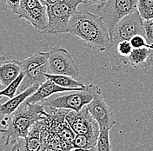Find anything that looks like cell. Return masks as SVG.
<instances>
[{
  "label": "cell",
  "mask_w": 153,
  "mask_h": 151,
  "mask_svg": "<svg viewBox=\"0 0 153 151\" xmlns=\"http://www.w3.org/2000/svg\"><path fill=\"white\" fill-rule=\"evenodd\" d=\"M68 31L97 51L105 52L111 43L110 32L105 22L97 14L87 10H76L73 14L69 22Z\"/></svg>",
  "instance_id": "1"
},
{
  "label": "cell",
  "mask_w": 153,
  "mask_h": 151,
  "mask_svg": "<svg viewBox=\"0 0 153 151\" xmlns=\"http://www.w3.org/2000/svg\"><path fill=\"white\" fill-rule=\"evenodd\" d=\"M46 110L42 104H28L25 102L10 115H7L5 129H0V135L4 139V145L14 143L25 137L34 123L45 119Z\"/></svg>",
  "instance_id": "2"
},
{
  "label": "cell",
  "mask_w": 153,
  "mask_h": 151,
  "mask_svg": "<svg viewBox=\"0 0 153 151\" xmlns=\"http://www.w3.org/2000/svg\"><path fill=\"white\" fill-rule=\"evenodd\" d=\"M48 57V51L38 50L23 60L15 59L21 68V71L25 74V77L19 86V93L33 85H41L47 80L45 74L49 73Z\"/></svg>",
  "instance_id": "3"
},
{
  "label": "cell",
  "mask_w": 153,
  "mask_h": 151,
  "mask_svg": "<svg viewBox=\"0 0 153 151\" xmlns=\"http://www.w3.org/2000/svg\"><path fill=\"white\" fill-rule=\"evenodd\" d=\"M80 4H83V0H60L53 4H47L48 25L45 32L50 35L69 33L70 19Z\"/></svg>",
  "instance_id": "4"
},
{
  "label": "cell",
  "mask_w": 153,
  "mask_h": 151,
  "mask_svg": "<svg viewBox=\"0 0 153 151\" xmlns=\"http://www.w3.org/2000/svg\"><path fill=\"white\" fill-rule=\"evenodd\" d=\"M137 4L138 0H106L97 5V14L105 22L111 33L120 19L138 11Z\"/></svg>",
  "instance_id": "5"
},
{
  "label": "cell",
  "mask_w": 153,
  "mask_h": 151,
  "mask_svg": "<svg viewBox=\"0 0 153 151\" xmlns=\"http://www.w3.org/2000/svg\"><path fill=\"white\" fill-rule=\"evenodd\" d=\"M137 34L145 36L143 30V19L138 11L125 16L117 23L110 33L111 43L109 47H113L122 41H130L131 38Z\"/></svg>",
  "instance_id": "6"
},
{
  "label": "cell",
  "mask_w": 153,
  "mask_h": 151,
  "mask_svg": "<svg viewBox=\"0 0 153 151\" xmlns=\"http://www.w3.org/2000/svg\"><path fill=\"white\" fill-rule=\"evenodd\" d=\"M65 119L76 134L86 135L97 143L100 132L99 125L87 110L86 105L80 111L69 110Z\"/></svg>",
  "instance_id": "7"
},
{
  "label": "cell",
  "mask_w": 153,
  "mask_h": 151,
  "mask_svg": "<svg viewBox=\"0 0 153 151\" xmlns=\"http://www.w3.org/2000/svg\"><path fill=\"white\" fill-rule=\"evenodd\" d=\"M89 87L91 89L94 97L90 104L86 105V108L98 123L100 130H111L116 123L114 115L111 108L105 103L99 85L91 84H89Z\"/></svg>",
  "instance_id": "8"
},
{
  "label": "cell",
  "mask_w": 153,
  "mask_h": 151,
  "mask_svg": "<svg viewBox=\"0 0 153 151\" xmlns=\"http://www.w3.org/2000/svg\"><path fill=\"white\" fill-rule=\"evenodd\" d=\"M94 97L91 89L87 85L84 90L70 91L69 94L57 97H49L45 102L41 103L44 106L57 109H66L75 111H80L85 105L90 104Z\"/></svg>",
  "instance_id": "9"
},
{
  "label": "cell",
  "mask_w": 153,
  "mask_h": 151,
  "mask_svg": "<svg viewBox=\"0 0 153 151\" xmlns=\"http://www.w3.org/2000/svg\"><path fill=\"white\" fill-rule=\"evenodd\" d=\"M48 64L49 73L56 75H66L76 77L79 70L71 53L64 48L53 47L49 51Z\"/></svg>",
  "instance_id": "10"
},
{
  "label": "cell",
  "mask_w": 153,
  "mask_h": 151,
  "mask_svg": "<svg viewBox=\"0 0 153 151\" xmlns=\"http://www.w3.org/2000/svg\"><path fill=\"white\" fill-rule=\"evenodd\" d=\"M44 119L32 125L25 137L19 138L13 143L11 151H40L43 142Z\"/></svg>",
  "instance_id": "11"
},
{
  "label": "cell",
  "mask_w": 153,
  "mask_h": 151,
  "mask_svg": "<svg viewBox=\"0 0 153 151\" xmlns=\"http://www.w3.org/2000/svg\"><path fill=\"white\" fill-rule=\"evenodd\" d=\"M19 19H24L31 24L38 31H44L48 25L47 8L45 4H42L32 9L21 10L16 13Z\"/></svg>",
  "instance_id": "12"
},
{
  "label": "cell",
  "mask_w": 153,
  "mask_h": 151,
  "mask_svg": "<svg viewBox=\"0 0 153 151\" xmlns=\"http://www.w3.org/2000/svg\"><path fill=\"white\" fill-rule=\"evenodd\" d=\"M76 90L65 88L62 86L56 84L54 82L47 79L45 83L38 87L37 91L35 93L29 96L26 99V103L28 104H41L45 102L49 97H51L53 94L59 93V92H70L75 91Z\"/></svg>",
  "instance_id": "13"
},
{
  "label": "cell",
  "mask_w": 153,
  "mask_h": 151,
  "mask_svg": "<svg viewBox=\"0 0 153 151\" xmlns=\"http://www.w3.org/2000/svg\"><path fill=\"white\" fill-rule=\"evenodd\" d=\"M40 85H33L26 89L25 90L20 92L18 95H16L14 97L10 98L9 101H7L4 104H0V115H10L13 113L19 106L22 104H24L29 96H30L33 93L37 91Z\"/></svg>",
  "instance_id": "14"
},
{
  "label": "cell",
  "mask_w": 153,
  "mask_h": 151,
  "mask_svg": "<svg viewBox=\"0 0 153 151\" xmlns=\"http://www.w3.org/2000/svg\"><path fill=\"white\" fill-rule=\"evenodd\" d=\"M21 68L15 60H6L0 65V83L4 88L11 84L21 73Z\"/></svg>",
  "instance_id": "15"
},
{
  "label": "cell",
  "mask_w": 153,
  "mask_h": 151,
  "mask_svg": "<svg viewBox=\"0 0 153 151\" xmlns=\"http://www.w3.org/2000/svg\"><path fill=\"white\" fill-rule=\"evenodd\" d=\"M152 47L133 49L130 56L124 59V65H131L133 68L147 69V63L152 52Z\"/></svg>",
  "instance_id": "16"
},
{
  "label": "cell",
  "mask_w": 153,
  "mask_h": 151,
  "mask_svg": "<svg viewBox=\"0 0 153 151\" xmlns=\"http://www.w3.org/2000/svg\"><path fill=\"white\" fill-rule=\"evenodd\" d=\"M46 78L54 82L56 84L69 88V89H73L76 90H84L87 88V85H85L83 82L77 81L74 79L75 77L70 76L66 75H56V74H51L46 73L45 74Z\"/></svg>",
  "instance_id": "17"
},
{
  "label": "cell",
  "mask_w": 153,
  "mask_h": 151,
  "mask_svg": "<svg viewBox=\"0 0 153 151\" xmlns=\"http://www.w3.org/2000/svg\"><path fill=\"white\" fill-rule=\"evenodd\" d=\"M24 77H25V74L23 72H21L20 75L16 78V80H14L7 87L4 88L2 90H0V97L1 96H7L9 98L14 97L19 91V86L21 84Z\"/></svg>",
  "instance_id": "18"
},
{
  "label": "cell",
  "mask_w": 153,
  "mask_h": 151,
  "mask_svg": "<svg viewBox=\"0 0 153 151\" xmlns=\"http://www.w3.org/2000/svg\"><path fill=\"white\" fill-rule=\"evenodd\" d=\"M97 151H111L110 142V130H100L96 143Z\"/></svg>",
  "instance_id": "19"
},
{
  "label": "cell",
  "mask_w": 153,
  "mask_h": 151,
  "mask_svg": "<svg viewBox=\"0 0 153 151\" xmlns=\"http://www.w3.org/2000/svg\"><path fill=\"white\" fill-rule=\"evenodd\" d=\"M137 7L142 19H153V0H138Z\"/></svg>",
  "instance_id": "20"
},
{
  "label": "cell",
  "mask_w": 153,
  "mask_h": 151,
  "mask_svg": "<svg viewBox=\"0 0 153 151\" xmlns=\"http://www.w3.org/2000/svg\"><path fill=\"white\" fill-rule=\"evenodd\" d=\"M72 146L75 149H90L95 147L96 142L86 135L76 134V136L72 142Z\"/></svg>",
  "instance_id": "21"
},
{
  "label": "cell",
  "mask_w": 153,
  "mask_h": 151,
  "mask_svg": "<svg viewBox=\"0 0 153 151\" xmlns=\"http://www.w3.org/2000/svg\"><path fill=\"white\" fill-rule=\"evenodd\" d=\"M143 30L148 44L153 48V19H143Z\"/></svg>",
  "instance_id": "22"
},
{
  "label": "cell",
  "mask_w": 153,
  "mask_h": 151,
  "mask_svg": "<svg viewBox=\"0 0 153 151\" xmlns=\"http://www.w3.org/2000/svg\"><path fill=\"white\" fill-rule=\"evenodd\" d=\"M131 44L132 45L133 49H139V48L143 47H151L148 43L147 40L145 38V36L141 35V34H137L133 36L130 40Z\"/></svg>",
  "instance_id": "23"
},
{
  "label": "cell",
  "mask_w": 153,
  "mask_h": 151,
  "mask_svg": "<svg viewBox=\"0 0 153 151\" xmlns=\"http://www.w3.org/2000/svg\"><path fill=\"white\" fill-rule=\"evenodd\" d=\"M4 1H5V4H6L8 9L15 14L19 8L20 0H4Z\"/></svg>",
  "instance_id": "24"
},
{
  "label": "cell",
  "mask_w": 153,
  "mask_h": 151,
  "mask_svg": "<svg viewBox=\"0 0 153 151\" xmlns=\"http://www.w3.org/2000/svg\"><path fill=\"white\" fill-rule=\"evenodd\" d=\"M106 0H83V4L85 5H94V4H101L105 3Z\"/></svg>",
  "instance_id": "25"
},
{
  "label": "cell",
  "mask_w": 153,
  "mask_h": 151,
  "mask_svg": "<svg viewBox=\"0 0 153 151\" xmlns=\"http://www.w3.org/2000/svg\"><path fill=\"white\" fill-rule=\"evenodd\" d=\"M70 151H97L96 150V146L93 148H90V149H75L73 148Z\"/></svg>",
  "instance_id": "26"
},
{
  "label": "cell",
  "mask_w": 153,
  "mask_h": 151,
  "mask_svg": "<svg viewBox=\"0 0 153 151\" xmlns=\"http://www.w3.org/2000/svg\"><path fill=\"white\" fill-rule=\"evenodd\" d=\"M5 61H6V58H5V57H4V56L0 55V65H1L4 62H5ZM3 89H4V87L2 86L1 83H0V90H2Z\"/></svg>",
  "instance_id": "27"
},
{
  "label": "cell",
  "mask_w": 153,
  "mask_h": 151,
  "mask_svg": "<svg viewBox=\"0 0 153 151\" xmlns=\"http://www.w3.org/2000/svg\"><path fill=\"white\" fill-rule=\"evenodd\" d=\"M58 1H60V0H45V1L43 2V3H44V4L47 5V4H53L57 3Z\"/></svg>",
  "instance_id": "28"
},
{
  "label": "cell",
  "mask_w": 153,
  "mask_h": 151,
  "mask_svg": "<svg viewBox=\"0 0 153 151\" xmlns=\"http://www.w3.org/2000/svg\"><path fill=\"white\" fill-rule=\"evenodd\" d=\"M1 139H3V138H2V136H1V135H0V141H1ZM4 147L2 146L1 142H0V151H4Z\"/></svg>",
  "instance_id": "29"
},
{
  "label": "cell",
  "mask_w": 153,
  "mask_h": 151,
  "mask_svg": "<svg viewBox=\"0 0 153 151\" xmlns=\"http://www.w3.org/2000/svg\"><path fill=\"white\" fill-rule=\"evenodd\" d=\"M41 1H42V2H45V0H41Z\"/></svg>",
  "instance_id": "30"
}]
</instances>
